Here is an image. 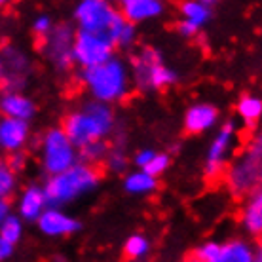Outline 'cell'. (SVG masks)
I'll list each match as a JSON object with an SVG mask.
<instances>
[{"instance_id": "obj_8", "label": "cell", "mask_w": 262, "mask_h": 262, "mask_svg": "<svg viewBox=\"0 0 262 262\" xmlns=\"http://www.w3.org/2000/svg\"><path fill=\"white\" fill-rule=\"evenodd\" d=\"M114 50H116L114 44L103 34L76 31L74 42H72V63L82 67V71L93 69L112 59Z\"/></svg>"}, {"instance_id": "obj_2", "label": "cell", "mask_w": 262, "mask_h": 262, "mask_svg": "<svg viewBox=\"0 0 262 262\" xmlns=\"http://www.w3.org/2000/svg\"><path fill=\"white\" fill-rule=\"evenodd\" d=\"M82 84L85 85L92 101L112 106L127 97L131 90L129 67L124 59L112 57L103 65L82 71Z\"/></svg>"}, {"instance_id": "obj_26", "label": "cell", "mask_w": 262, "mask_h": 262, "mask_svg": "<svg viewBox=\"0 0 262 262\" xmlns=\"http://www.w3.org/2000/svg\"><path fill=\"white\" fill-rule=\"evenodd\" d=\"M21 236H23V221L17 215H10L0 226V237L15 245L21 239Z\"/></svg>"}, {"instance_id": "obj_15", "label": "cell", "mask_w": 262, "mask_h": 262, "mask_svg": "<svg viewBox=\"0 0 262 262\" xmlns=\"http://www.w3.org/2000/svg\"><path fill=\"white\" fill-rule=\"evenodd\" d=\"M0 112L4 118L31 122L36 114V105L31 97H27L21 92H4L0 95Z\"/></svg>"}, {"instance_id": "obj_7", "label": "cell", "mask_w": 262, "mask_h": 262, "mask_svg": "<svg viewBox=\"0 0 262 262\" xmlns=\"http://www.w3.org/2000/svg\"><path fill=\"white\" fill-rule=\"evenodd\" d=\"M40 150H42V167L48 177L59 175L78 164V150L72 146L61 127H52L44 133Z\"/></svg>"}, {"instance_id": "obj_22", "label": "cell", "mask_w": 262, "mask_h": 262, "mask_svg": "<svg viewBox=\"0 0 262 262\" xmlns=\"http://www.w3.org/2000/svg\"><path fill=\"white\" fill-rule=\"evenodd\" d=\"M237 114H239V120H242L247 127H253L262 116L260 97H256L253 93L242 95V99L237 101Z\"/></svg>"}, {"instance_id": "obj_11", "label": "cell", "mask_w": 262, "mask_h": 262, "mask_svg": "<svg viewBox=\"0 0 262 262\" xmlns=\"http://www.w3.org/2000/svg\"><path fill=\"white\" fill-rule=\"evenodd\" d=\"M236 135H237L236 122L228 120V122L221 127V131L215 135V139L211 141L207 156H205V175H207L209 179L219 177V175L224 171L230 152H232V148H234Z\"/></svg>"}, {"instance_id": "obj_9", "label": "cell", "mask_w": 262, "mask_h": 262, "mask_svg": "<svg viewBox=\"0 0 262 262\" xmlns=\"http://www.w3.org/2000/svg\"><path fill=\"white\" fill-rule=\"evenodd\" d=\"M76 31L69 23H57L53 25L52 33L46 38H42V50L48 61L52 63L57 71H69L72 63V42H74Z\"/></svg>"}, {"instance_id": "obj_14", "label": "cell", "mask_w": 262, "mask_h": 262, "mask_svg": "<svg viewBox=\"0 0 262 262\" xmlns=\"http://www.w3.org/2000/svg\"><path fill=\"white\" fill-rule=\"evenodd\" d=\"M31 129L27 122L13 118H0V150L4 152H21L29 141Z\"/></svg>"}, {"instance_id": "obj_10", "label": "cell", "mask_w": 262, "mask_h": 262, "mask_svg": "<svg viewBox=\"0 0 262 262\" xmlns=\"http://www.w3.org/2000/svg\"><path fill=\"white\" fill-rule=\"evenodd\" d=\"M31 69L29 57L15 46L0 48V84L4 92H19Z\"/></svg>"}, {"instance_id": "obj_37", "label": "cell", "mask_w": 262, "mask_h": 262, "mask_svg": "<svg viewBox=\"0 0 262 262\" xmlns=\"http://www.w3.org/2000/svg\"><path fill=\"white\" fill-rule=\"evenodd\" d=\"M184 262H202V260H198L196 256H190V258H186Z\"/></svg>"}, {"instance_id": "obj_4", "label": "cell", "mask_w": 262, "mask_h": 262, "mask_svg": "<svg viewBox=\"0 0 262 262\" xmlns=\"http://www.w3.org/2000/svg\"><path fill=\"white\" fill-rule=\"evenodd\" d=\"M131 85H135L139 92L152 93L165 90L177 82V72L169 65H165L162 53L154 48H143L131 59L129 71Z\"/></svg>"}, {"instance_id": "obj_35", "label": "cell", "mask_w": 262, "mask_h": 262, "mask_svg": "<svg viewBox=\"0 0 262 262\" xmlns=\"http://www.w3.org/2000/svg\"><path fill=\"white\" fill-rule=\"evenodd\" d=\"M10 215H12L10 202H8V200H0V226H2V223H4Z\"/></svg>"}, {"instance_id": "obj_6", "label": "cell", "mask_w": 262, "mask_h": 262, "mask_svg": "<svg viewBox=\"0 0 262 262\" xmlns=\"http://www.w3.org/2000/svg\"><path fill=\"white\" fill-rule=\"evenodd\" d=\"M74 21L78 31L93 34H103L111 40L124 23L122 13L106 0H82L74 8Z\"/></svg>"}, {"instance_id": "obj_27", "label": "cell", "mask_w": 262, "mask_h": 262, "mask_svg": "<svg viewBox=\"0 0 262 262\" xmlns=\"http://www.w3.org/2000/svg\"><path fill=\"white\" fill-rule=\"evenodd\" d=\"M17 186V175L10 169L6 160L0 158V200H8L15 192Z\"/></svg>"}, {"instance_id": "obj_1", "label": "cell", "mask_w": 262, "mask_h": 262, "mask_svg": "<svg viewBox=\"0 0 262 262\" xmlns=\"http://www.w3.org/2000/svg\"><path fill=\"white\" fill-rule=\"evenodd\" d=\"M114 127H116V114L112 106L97 101H88L78 111L67 116L61 129L65 131L72 146L80 150L92 143L106 141V137L112 135Z\"/></svg>"}, {"instance_id": "obj_32", "label": "cell", "mask_w": 262, "mask_h": 262, "mask_svg": "<svg viewBox=\"0 0 262 262\" xmlns=\"http://www.w3.org/2000/svg\"><path fill=\"white\" fill-rule=\"evenodd\" d=\"M25 152L21 150V152H13V154H10V158H8L6 160V164L10 165V169L13 171V173H15V175H17V173H19L21 169H23V167H25Z\"/></svg>"}, {"instance_id": "obj_36", "label": "cell", "mask_w": 262, "mask_h": 262, "mask_svg": "<svg viewBox=\"0 0 262 262\" xmlns=\"http://www.w3.org/2000/svg\"><path fill=\"white\" fill-rule=\"evenodd\" d=\"M255 262H262V253H260V249H256V255H255Z\"/></svg>"}, {"instance_id": "obj_34", "label": "cell", "mask_w": 262, "mask_h": 262, "mask_svg": "<svg viewBox=\"0 0 262 262\" xmlns=\"http://www.w3.org/2000/svg\"><path fill=\"white\" fill-rule=\"evenodd\" d=\"M13 249H15V245H12V243H8L6 239L0 237V262H6L13 255Z\"/></svg>"}, {"instance_id": "obj_23", "label": "cell", "mask_w": 262, "mask_h": 262, "mask_svg": "<svg viewBox=\"0 0 262 262\" xmlns=\"http://www.w3.org/2000/svg\"><path fill=\"white\" fill-rule=\"evenodd\" d=\"M106 152H108V144H106V141L92 143L78 150V162L80 164L92 165L93 167V165L99 164V162H105Z\"/></svg>"}, {"instance_id": "obj_29", "label": "cell", "mask_w": 262, "mask_h": 262, "mask_svg": "<svg viewBox=\"0 0 262 262\" xmlns=\"http://www.w3.org/2000/svg\"><path fill=\"white\" fill-rule=\"evenodd\" d=\"M169 164H171V158L167 156V154H164V152H154V156L150 158V162L144 165L141 171L148 173L150 177L158 179L160 175H164L165 171H167Z\"/></svg>"}, {"instance_id": "obj_20", "label": "cell", "mask_w": 262, "mask_h": 262, "mask_svg": "<svg viewBox=\"0 0 262 262\" xmlns=\"http://www.w3.org/2000/svg\"><path fill=\"white\" fill-rule=\"evenodd\" d=\"M243 228L251 236H260L262 232V192L256 190L247 198L243 209Z\"/></svg>"}, {"instance_id": "obj_38", "label": "cell", "mask_w": 262, "mask_h": 262, "mask_svg": "<svg viewBox=\"0 0 262 262\" xmlns=\"http://www.w3.org/2000/svg\"><path fill=\"white\" fill-rule=\"evenodd\" d=\"M0 6H4V2H2V0H0Z\"/></svg>"}, {"instance_id": "obj_17", "label": "cell", "mask_w": 262, "mask_h": 262, "mask_svg": "<svg viewBox=\"0 0 262 262\" xmlns=\"http://www.w3.org/2000/svg\"><path fill=\"white\" fill-rule=\"evenodd\" d=\"M48 209L46 198H44V190L40 184H31L27 186L23 194L19 198V205H17V211H19V219L25 221V223H36L40 219V215Z\"/></svg>"}, {"instance_id": "obj_12", "label": "cell", "mask_w": 262, "mask_h": 262, "mask_svg": "<svg viewBox=\"0 0 262 262\" xmlns=\"http://www.w3.org/2000/svg\"><path fill=\"white\" fill-rule=\"evenodd\" d=\"M215 2H205V0H188L181 4V21H179V33L192 38L196 36L203 27L211 21Z\"/></svg>"}, {"instance_id": "obj_33", "label": "cell", "mask_w": 262, "mask_h": 262, "mask_svg": "<svg viewBox=\"0 0 262 262\" xmlns=\"http://www.w3.org/2000/svg\"><path fill=\"white\" fill-rule=\"evenodd\" d=\"M152 156H154V150H150V148H143V150H139L137 154H135V158H133V164L137 165L139 169H143L144 165L150 162Z\"/></svg>"}, {"instance_id": "obj_18", "label": "cell", "mask_w": 262, "mask_h": 262, "mask_svg": "<svg viewBox=\"0 0 262 262\" xmlns=\"http://www.w3.org/2000/svg\"><path fill=\"white\" fill-rule=\"evenodd\" d=\"M219 122V111L209 103H196L184 114V127L188 133L209 131Z\"/></svg>"}, {"instance_id": "obj_24", "label": "cell", "mask_w": 262, "mask_h": 262, "mask_svg": "<svg viewBox=\"0 0 262 262\" xmlns=\"http://www.w3.org/2000/svg\"><path fill=\"white\" fill-rule=\"evenodd\" d=\"M148 251H150V242L143 234H133V236H129L124 245L125 256L131 258V260H141V258H144V256L148 255Z\"/></svg>"}, {"instance_id": "obj_25", "label": "cell", "mask_w": 262, "mask_h": 262, "mask_svg": "<svg viewBox=\"0 0 262 262\" xmlns=\"http://www.w3.org/2000/svg\"><path fill=\"white\" fill-rule=\"evenodd\" d=\"M105 162L112 173H125L129 167V158L124 150V143H116L112 148H108Z\"/></svg>"}, {"instance_id": "obj_30", "label": "cell", "mask_w": 262, "mask_h": 262, "mask_svg": "<svg viewBox=\"0 0 262 262\" xmlns=\"http://www.w3.org/2000/svg\"><path fill=\"white\" fill-rule=\"evenodd\" d=\"M53 19L48 15V13H40L38 17H34L33 21V31L36 36H40V38H46L48 34L52 33V29H53Z\"/></svg>"}, {"instance_id": "obj_28", "label": "cell", "mask_w": 262, "mask_h": 262, "mask_svg": "<svg viewBox=\"0 0 262 262\" xmlns=\"http://www.w3.org/2000/svg\"><path fill=\"white\" fill-rule=\"evenodd\" d=\"M135 40H137V27L124 19V23L120 25V29L112 38V44H114V48H131L135 44Z\"/></svg>"}, {"instance_id": "obj_13", "label": "cell", "mask_w": 262, "mask_h": 262, "mask_svg": "<svg viewBox=\"0 0 262 262\" xmlns=\"http://www.w3.org/2000/svg\"><path fill=\"white\" fill-rule=\"evenodd\" d=\"M38 230L48 237H65L76 234L82 224L78 219L65 213L63 209H55V207H48L40 219L36 221Z\"/></svg>"}, {"instance_id": "obj_3", "label": "cell", "mask_w": 262, "mask_h": 262, "mask_svg": "<svg viewBox=\"0 0 262 262\" xmlns=\"http://www.w3.org/2000/svg\"><path fill=\"white\" fill-rule=\"evenodd\" d=\"M99 181H101L99 171L92 165L80 164V162L59 175L48 177L46 183L42 184L48 207L61 209L67 203L76 202L78 198L95 190L99 186Z\"/></svg>"}, {"instance_id": "obj_19", "label": "cell", "mask_w": 262, "mask_h": 262, "mask_svg": "<svg viewBox=\"0 0 262 262\" xmlns=\"http://www.w3.org/2000/svg\"><path fill=\"white\" fill-rule=\"evenodd\" d=\"M256 249L245 239L234 237L228 242L219 243V251L209 262H255Z\"/></svg>"}, {"instance_id": "obj_31", "label": "cell", "mask_w": 262, "mask_h": 262, "mask_svg": "<svg viewBox=\"0 0 262 262\" xmlns=\"http://www.w3.org/2000/svg\"><path fill=\"white\" fill-rule=\"evenodd\" d=\"M216 251H219V242H205L194 251L192 256H196L198 260H202V262H209L211 258L216 255Z\"/></svg>"}, {"instance_id": "obj_21", "label": "cell", "mask_w": 262, "mask_h": 262, "mask_svg": "<svg viewBox=\"0 0 262 262\" xmlns=\"http://www.w3.org/2000/svg\"><path fill=\"white\" fill-rule=\"evenodd\" d=\"M158 181L154 177H150L148 173L137 169V171H129L125 173L124 177V190L127 194H133V196H144V194H150L154 188H156Z\"/></svg>"}, {"instance_id": "obj_5", "label": "cell", "mask_w": 262, "mask_h": 262, "mask_svg": "<svg viewBox=\"0 0 262 262\" xmlns=\"http://www.w3.org/2000/svg\"><path fill=\"white\" fill-rule=\"evenodd\" d=\"M262 177V141L256 135L255 141L242 152L226 171V184L234 196H251L260 190Z\"/></svg>"}, {"instance_id": "obj_16", "label": "cell", "mask_w": 262, "mask_h": 262, "mask_svg": "<svg viewBox=\"0 0 262 262\" xmlns=\"http://www.w3.org/2000/svg\"><path fill=\"white\" fill-rule=\"evenodd\" d=\"M118 12L127 23L135 25V23L160 17L165 12V4L160 0H124L120 4Z\"/></svg>"}]
</instances>
